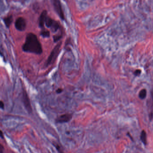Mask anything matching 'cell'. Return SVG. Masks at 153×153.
Wrapping results in <instances>:
<instances>
[{
	"mask_svg": "<svg viewBox=\"0 0 153 153\" xmlns=\"http://www.w3.org/2000/svg\"><path fill=\"white\" fill-rule=\"evenodd\" d=\"M22 49L24 52L37 55L41 54L43 51L41 44L37 36L32 33H29L26 35Z\"/></svg>",
	"mask_w": 153,
	"mask_h": 153,
	"instance_id": "cell-1",
	"label": "cell"
},
{
	"mask_svg": "<svg viewBox=\"0 0 153 153\" xmlns=\"http://www.w3.org/2000/svg\"><path fill=\"white\" fill-rule=\"evenodd\" d=\"M61 45H62V43L60 42L58 43L51 51L50 54L46 61V66H49L54 63L55 61L58 58V56L59 54Z\"/></svg>",
	"mask_w": 153,
	"mask_h": 153,
	"instance_id": "cell-2",
	"label": "cell"
},
{
	"mask_svg": "<svg viewBox=\"0 0 153 153\" xmlns=\"http://www.w3.org/2000/svg\"><path fill=\"white\" fill-rule=\"evenodd\" d=\"M22 100L24 104V107L27 112L29 113L32 112V107L30 104V100L26 90H24L22 91Z\"/></svg>",
	"mask_w": 153,
	"mask_h": 153,
	"instance_id": "cell-3",
	"label": "cell"
},
{
	"mask_svg": "<svg viewBox=\"0 0 153 153\" xmlns=\"http://www.w3.org/2000/svg\"><path fill=\"white\" fill-rule=\"evenodd\" d=\"M26 26V21L25 18L22 17H19L16 19L15 22V27L18 31H24L25 30Z\"/></svg>",
	"mask_w": 153,
	"mask_h": 153,
	"instance_id": "cell-4",
	"label": "cell"
},
{
	"mask_svg": "<svg viewBox=\"0 0 153 153\" xmlns=\"http://www.w3.org/2000/svg\"><path fill=\"white\" fill-rule=\"evenodd\" d=\"M45 24L47 27L51 28L53 31H56L58 29L59 25L58 23L54 20L47 16L45 22Z\"/></svg>",
	"mask_w": 153,
	"mask_h": 153,
	"instance_id": "cell-5",
	"label": "cell"
},
{
	"mask_svg": "<svg viewBox=\"0 0 153 153\" xmlns=\"http://www.w3.org/2000/svg\"><path fill=\"white\" fill-rule=\"evenodd\" d=\"M53 5L56 13L62 19H64V15L59 0H53Z\"/></svg>",
	"mask_w": 153,
	"mask_h": 153,
	"instance_id": "cell-6",
	"label": "cell"
},
{
	"mask_svg": "<svg viewBox=\"0 0 153 153\" xmlns=\"http://www.w3.org/2000/svg\"><path fill=\"white\" fill-rule=\"evenodd\" d=\"M72 115L70 114H65L60 116L56 119V122L58 123H64L68 122L71 120Z\"/></svg>",
	"mask_w": 153,
	"mask_h": 153,
	"instance_id": "cell-7",
	"label": "cell"
},
{
	"mask_svg": "<svg viewBox=\"0 0 153 153\" xmlns=\"http://www.w3.org/2000/svg\"><path fill=\"white\" fill-rule=\"evenodd\" d=\"M47 16V12L46 10L43 11L39 19V26L40 27L42 28L44 26L45 22Z\"/></svg>",
	"mask_w": 153,
	"mask_h": 153,
	"instance_id": "cell-8",
	"label": "cell"
},
{
	"mask_svg": "<svg viewBox=\"0 0 153 153\" xmlns=\"http://www.w3.org/2000/svg\"><path fill=\"white\" fill-rule=\"evenodd\" d=\"M13 21V17L12 15H8L3 18V22L7 28H9Z\"/></svg>",
	"mask_w": 153,
	"mask_h": 153,
	"instance_id": "cell-9",
	"label": "cell"
},
{
	"mask_svg": "<svg viewBox=\"0 0 153 153\" xmlns=\"http://www.w3.org/2000/svg\"><path fill=\"white\" fill-rule=\"evenodd\" d=\"M146 139H147V137H146V133L145 132V131H142L141 133V141H142V142H143V144H146Z\"/></svg>",
	"mask_w": 153,
	"mask_h": 153,
	"instance_id": "cell-10",
	"label": "cell"
},
{
	"mask_svg": "<svg viewBox=\"0 0 153 153\" xmlns=\"http://www.w3.org/2000/svg\"><path fill=\"white\" fill-rule=\"evenodd\" d=\"M146 89H142L140 91L139 94V97L140 99L143 100L145 99L146 96Z\"/></svg>",
	"mask_w": 153,
	"mask_h": 153,
	"instance_id": "cell-11",
	"label": "cell"
},
{
	"mask_svg": "<svg viewBox=\"0 0 153 153\" xmlns=\"http://www.w3.org/2000/svg\"><path fill=\"white\" fill-rule=\"evenodd\" d=\"M40 35L43 37H48L50 36V32L49 31L46 30H43L41 31Z\"/></svg>",
	"mask_w": 153,
	"mask_h": 153,
	"instance_id": "cell-12",
	"label": "cell"
},
{
	"mask_svg": "<svg viewBox=\"0 0 153 153\" xmlns=\"http://www.w3.org/2000/svg\"><path fill=\"white\" fill-rule=\"evenodd\" d=\"M141 74V70H135L134 72V74L136 76H139Z\"/></svg>",
	"mask_w": 153,
	"mask_h": 153,
	"instance_id": "cell-13",
	"label": "cell"
},
{
	"mask_svg": "<svg viewBox=\"0 0 153 153\" xmlns=\"http://www.w3.org/2000/svg\"><path fill=\"white\" fill-rule=\"evenodd\" d=\"M5 108V104L2 101H0V109H4Z\"/></svg>",
	"mask_w": 153,
	"mask_h": 153,
	"instance_id": "cell-14",
	"label": "cell"
},
{
	"mask_svg": "<svg viewBox=\"0 0 153 153\" xmlns=\"http://www.w3.org/2000/svg\"><path fill=\"white\" fill-rule=\"evenodd\" d=\"M4 150L5 149L4 146L0 143V153H4Z\"/></svg>",
	"mask_w": 153,
	"mask_h": 153,
	"instance_id": "cell-15",
	"label": "cell"
},
{
	"mask_svg": "<svg viewBox=\"0 0 153 153\" xmlns=\"http://www.w3.org/2000/svg\"><path fill=\"white\" fill-rule=\"evenodd\" d=\"M0 137L2 139L4 138V134H3V132L1 129H0Z\"/></svg>",
	"mask_w": 153,
	"mask_h": 153,
	"instance_id": "cell-16",
	"label": "cell"
},
{
	"mask_svg": "<svg viewBox=\"0 0 153 153\" xmlns=\"http://www.w3.org/2000/svg\"><path fill=\"white\" fill-rule=\"evenodd\" d=\"M62 90L61 89H58L56 91V92H57L58 93H60L62 92Z\"/></svg>",
	"mask_w": 153,
	"mask_h": 153,
	"instance_id": "cell-17",
	"label": "cell"
}]
</instances>
